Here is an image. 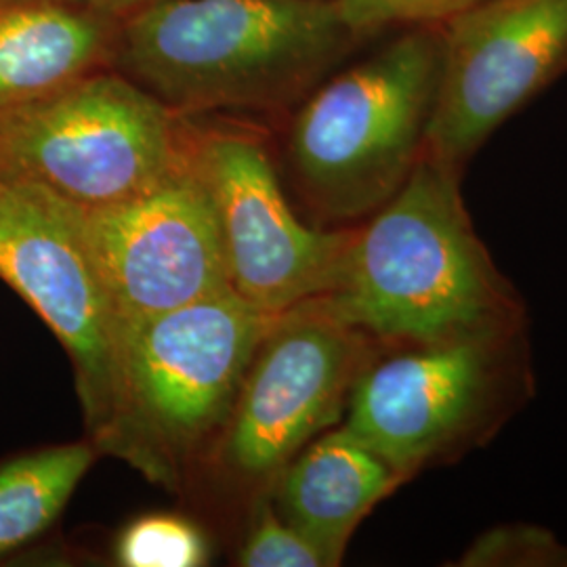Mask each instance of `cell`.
<instances>
[{
  "mask_svg": "<svg viewBox=\"0 0 567 567\" xmlns=\"http://www.w3.org/2000/svg\"><path fill=\"white\" fill-rule=\"evenodd\" d=\"M465 171L423 156L398 194L349 227L330 307L377 344L529 324L519 290L480 238Z\"/></svg>",
  "mask_w": 567,
  "mask_h": 567,
  "instance_id": "6da1fadb",
  "label": "cell"
},
{
  "mask_svg": "<svg viewBox=\"0 0 567 567\" xmlns=\"http://www.w3.org/2000/svg\"><path fill=\"white\" fill-rule=\"evenodd\" d=\"M360 41L334 0H161L124 21L114 60L183 116L301 102Z\"/></svg>",
  "mask_w": 567,
  "mask_h": 567,
  "instance_id": "7a4b0ae2",
  "label": "cell"
},
{
  "mask_svg": "<svg viewBox=\"0 0 567 567\" xmlns=\"http://www.w3.org/2000/svg\"><path fill=\"white\" fill-rule=\"evenodd\" d=\"M274 318L224 290L124 326L100 452L158 486L182 487L217 446Z\"/></svg>",
  "mask_w": 567,
  "mask_h": 567,
  "instance_id": "3957f363",
  "label": "cell"
},
{
  "mask_svg": "<svg viewBox=\"0 0 567 567\" xmlns=\"http://www.w3.org/2000/svg\"><path fill=\"white\" fill-rule=\"evenodd\" d=\"M440 70V25L404 28L299 102L286 158L316 225L362 224L398 194L425 156Z\"/></svg>",
  "mask_w": 567,
  "mask_h": 567,
  "instance_id": "277c9868",
  "label": "cell"
},
{
  "mask_svg": "<svg viewBox=\"0 0 567 567\" xmlns=\"http://www.w3.org/2000/svg\"><path fill=\"white\" fill-rule=\"evenodd\" d=\"M534 393L529 324L377 344L341 423L410 482L489 444Z\"/></svg>",
  "mask_w": 567,
  "mask_h": 567,
  "instance_id": "5b68a950",
  "label": "cell"
},
{
  "mask_svg": "<svg viewBox=\"0 0 567 567\" xmlns=\"http://www.w3.org/2000/svg\"><path fill=\"white\" fill-rule=\"evenodd\" d=\"M179 114L121 72H93L0 118V177L82 210L124 203L187 163Z\"/></svg>",
  "mask_w": 567,
  "mask_h": 567,
  "instance_id": "8992f818",
  "label": "cell"
},
{
  "mask_svg": "<svg viewBox=\"0 0 567 567\" xmlns=\"http://www.w3.org/2000/svg\"><path fill=\"white\" fill-rule=\"evenodd\" d=\"M374 347L326 299L278 313L208 461L229 484L269 492L311 440L343 421L351 386Z\"/></svg>",
  "mask_w": 567,
  "mask_h": 567,
  "instance_id": "52a82bcc",
  "label": "cell"
},
{
  "mask_svg": "<svg viewBox=\"0 0 567 567\" xmlns=\"http://www.w3.org/2000/svg\"><path fill=\"white\" fill-rule=\"evenodd\" d=\"M0 280L70 355L86 431L100 450L114 414L121 324L72 204L41 185L0 177Z\"/></svg>",
  "mask_w": 567,
  "mask_h": 567,
  "instance_id": "ba28073f",
  "label": "cell"
},
{
  "mask_svg": "<svg viewBox=\"0 0 567 567\" xmlns=\"http://www.w3.org/2000/svg\"><path fill=\"white\" fill-rule=\"evenodd\" d=\"M189 164L213 204L227 280L238 297L278 316L330 295L349 227L303 221L264 143L231 131L189 135Z\"/></svg>",
  "mask_w": 567,
  "mask_h": 567,
  "instance_id": "9c48e42d",
  "label": "cell"
},
{
  "mask_svg": "<svg viewBox=\"0 0 567 567\" xmlns=\"http://www.w3.org/2000/svg\"><path fill=\"white\" fill-rule=\"evenodd\" d=\"M442 30L426 156L466 171L487 140L567 68V0H486Z\"/></svg>",
  "mask_w": 567,
  "mask_h": 567,
  "instance_id": "30bf717a",
  "label": "cell"
},
{
  "mask_svg": "<svg viewBox=\"0 0 567 567\" xmlns=\"http://www.w3.org/2000/svg\"><path fill=\"white\" fill-rule=\"evenodd\" d=\"M74 206V204H72ZM74 217L124 326L229 288L213 204L187 163L124 203Z\"/></svg>",
  "mask_w": 567,
  "mask_h": 567,
  "instance_id": "8fae6325",
  "label": "cell"
},
{
  "mask_svg": "<svg viewBox=\"0 0 567 567\" xmlns=\"http://www.w3.org/2000/svg\"><path fill=\"white\" fill-rule=\"evenodd\" d=\"M404 484L381 454L339 423L284 466L269 498L284 522L320 548L332 567L343 561L372 508Z\"/></svg>",
  "mask_w": 567,
  "mask_h": 567,
  "instance_id": "7c38bea8",
  "label": "cell"
},
{
  "mask_svg": "<svg viewBox=\"0 0 567 567\" xmlns=\"http://www.w3.org/2000/svg\"><path fill=\"white\" fill-rule=\"evenodd\" d=\"M116 37L105 13L60 0H0V118L97 72Z\"/></svg>",
  "mask_w": 567,
  "mask_h": 567,
  "instance_id": "4fadbf2b",
  "label": "cell"
},
{
  "mask_svg": "<svg viewBox=\"0 0 567 567\" xmlns=\"http://www.w3.org/2000/svg\"><path fill=\"white\" fill-rule=\"evenodd\" d=\"M95 452L89 440L0 463V557L32 543L55 524L95 463Z\"/></svg>",
  "mask_w": 567,
  "mask_h": 567,
  "instance_id": "5bb4252c",
  "label": "cell"
},
{
  "mask_svg": "<svg viewBox=\"0 0 567 567\" xmlns=\"http://www.w3.org/2000/svg\"><path fill=\"white\" fill-rule=\"evenodd\" d=\"M116 564L124 567H200L210 547L203 529L182 515H143L122 529Z\"/></svg>",
  "mask_w": 567,
  "mask_h": 567,
  "instance_id": "9a60e30c",
  "label": "cell"
},
{
  "mask_svg": "<svg viewBox=\"0 0 567 567\" xmlns=\"http://www.w3.org/2000/svg\"><path fill=\"white\" fill-rule=\"evenodd\" d=\"M454 566L567 567V543L545 526L503 524L482 532Z\"/></svg>",
  "mask_w": 567,
  "mask_h": 567,
  "instance_id": "2e32d148",
  "label": "cell"
},
{
  "mask_svg": "<svg viewBox=\"0 0 567 567\" xmlns=\"http://www.w3.org/2000/svg\"><path fill=\"white\" fill-rule=\"evenodd\" d=\"M238 566L330 567V564L320 548L284 522L269 498V492H265L257 496L252 526L238 550Z\"/></svg>",
  "mask_w": 567,
  "mask_h": 567,
  "instance_id": "e0dca14e",
  "label": "cell"
},
{
  "mask_svg": "<svg viewBox=\"0 0 567 567\" xmlns=\"http://www.w3.org/2000/svg\"><path fill=\"white\" fill-rule=\"evenodd\" d=\"M344 23L364 41L385 30L444 25L486 0H334Z\"/></svg>",
  "mask_w": 567,
  "mask_h": 567,
  "instance_id": "ac0fdd59",
  "label": "cell"
},
{
  "mask_svg": "<svg viewBox=\"0 0 567 567\" xmlns=\"http://www.w3.org/2000/svg\"><path fill=\"white\" fill-rule=\"evenodd\" d=\"M60 2H68L81 9H89V11H97V13H105V16H118V13H135L140 9H145L154 2L161 0H60Z\"/></svg>",
  "mask_w": 567,
  "mask_h": 567,
  "instance_id": "d6986e66",
  "label": "cell"
},
{
  "mask_svg": "<svg viewBox=\"0 0 567 567\" xmlns=\"http://www.w3.org/2000/svg\"><path fill=\"white\" fill-rule=\"evenodd\" d=\"M566 74H567V68H566Z\"/></svg>",
  "mask_w": 567,
  "mask_h": 567,
  "instance_id": "ffe728a7",
  "label": "cell"
}]
</instances>
